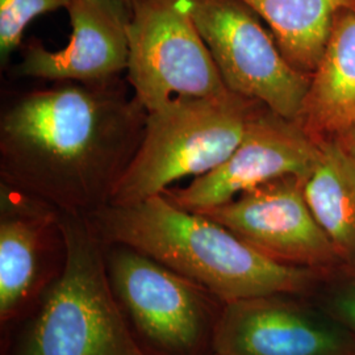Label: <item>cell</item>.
<instances>
[{
	"instance_id": "1",
	"label": "cell",
	"mask_w": 355,
	"mask_h": 355,
	"mask_svg": "<svg viewBox=\"0 0 355 355\" xmlns=\"http://www.w3.org/2000/svg\"><path fill=\"white\" fill-rule=\"evenodd\" d=\"M146 119L114 79L28 92L1 114V184L58 212L91 215L111 202Z\"/></svg>"
},
{
	"instance_id": "2",
	"label": "cell",
	"mask_w": 355,
	"mask_h": 355,
	"mask_svg": "<svg viewBox=\"0 0 355 355\" xmlns=\"http://www.w3.org/2000/svg\"><path fill=\"white\" fill-rule=\"evenodd\" d=\"M105 245H124L200 284L221 303L316 291L325 277L284 266L207 216L183 209L164 195L132 205H105L86 216Z\"/></svg>"
},
{
	"instance_id": "3",
	"label": "cell",
	"mask_w": 355,
	"mask_h": 355,
	"mask_svg": "<svg viewBox=\"0 0 355 355\" xmlns=\"http://www.w3.org/2000/svg\"><path fill=\"white\" fill-rule=\"evenodd\" d=\"M64 266L26 329L19 355H145L114 295L105 245L86 216L58 212Z\"/></svg>"
},
{
	"instance_id": "4",
	"label": "cell",
	"mask_w": 355,
	"mask_h": 355,
	"mask_svg": "<svg viewBox=\"0 0 355 355\" xmlns=\"http://www.w3.org/2000/svg\"><path fill=\"white\" fill-rule=\"evenodd\" d=\"M261 103L229 91L183 99L148 112L144 136L110 205H132L162 195L184 178L202 177L239 146Z\"/></svg>"
},
{
	"instance_id": "5",
	"label": "cell",
	"mask_w": 355,
	"mask_h": 355,
	"mask_svg": "<svg viewBox=\"0 0 355 355\" xmlns=\"http://www.w3.org/2000/svg\"><path fill=\"white\" fill-rule=\"evenodd\" d=\"M128 44V80L148 112L229 92L191 17L189 0H130Z\"/></svg>"
},
{
	"instance_id": "6",
	"label": "cell",
	"mask_w": 355,
	"mask_h": 355,
	"mask_svg": "<svg viewBox=\"0 0 355 355\" xmlns=\"http://www.w3.org/2000/svg\"><path fill=\"white\" fill-rule=\"evenodd\" d=\"M105 262L119 303L154 350L200 355L205 345L212 349L224 303L211 292L124 245H105Z\"/></svg>"
},
{
	"instance_id": "7",
	"label": "cell",
	"mask_w": 355,
	"mask_h": 355,
	"mask_svg": "<svg viewBox=\"0 0 355 355\" xmlns=\"http://www.w3.org/2000/svg\"><path fill=\"white\" fill-rule=\"evenodd\" d=\"M191 17L229 91L297 121L311 79L293 69L241 0H189Z\"/></svg>"
},
{
	"instance_id": "8",
	"label": "cell",
	"mask_w": 355,
	"mask_h": 355,
	"mask_svg": "<svg viewBox=\"0 0 355 355\" xmlns=\"http://www.w3.org/2000/svg\"><path fill=\"white\" fill-rule=\"evenodd\" d=\"M305 179L287 175L245 191L207 216L284 266L306 268L334 280L345 267L305 200Z\"/></svg>"
},
{
	"instance_id": "9",
	"label": "cell",
	"mask_w": 355,
	"mask_h": 355,
	"mask_svg": "<svg viewBox=\"0 0 355 355\" xmlns=\"http://www.w3.org/2000/svg\"><path fill=\"white\" fill-rule=\"evenodd\" d=\"M304 296L274 293L224 303L216 322L217 355H355V336Z\"/></svg>"
},
{
	"instance_id": "10",
	"label": "cell",
	"mask_w": 355,
	"mask_h": 355,
	"mask_svg": "<svg viewBox=\"0 0 355 355\" xmlns=\"http://www.w3.org/2000/svg\"><path fill=\"white\" fill-rule=\"evenodd\" d=\"M318 155V144L297 121L274 114L267 107L263 111L257 108L241 142L221 165L195 178L189 186L170 187L162 195L183 209L202 212L278 178L306 179Z\"/></svg>"
},
{
	"instance_id": "11",
	"label": "cell",
	"mask_w": 355,
	"mask_h": 355,
	"mask_svg": "<svg viewBox=\"0 0 355 355\" xmlns=\"http://www.w3.org/2000/svg\"><path fill=\"white\" fill-rule=\"evenodd\" d=\"M71 36L64 49L40 41L26 46L16 74L54 82L95 83L128 69L129 7L120 0H73L67 7Z\"/></svg>"
},
{
	"instance_id": "12",
	"label": "cell",
	"mask_w": 355,
	"mask_h": 355,
	"mask_svg": "<svg viewBox=\"0 0 355 355\" xmlns=\"http://www.w3.org/2000/svg\"><path fill=\"white\" fill-rule=\"evenodd\" d=\"M0 318H15L37 290L58 211L0 186Z\"/></svg>"
},
{
	"instance_id": "13",
	"label": "cell",
	"mask_w": 355,
	"mask_h": 355,
	"mask_svg": "<svg viewBox=\"0 0 355 355\" xmlns=\"http://www.w3.org/2000/svg\"><path fill=\"white\" fill-rule=\"evenodd\" d=\"M297 119L308 136L355 129V11L340 13Z\"/></svg>"
},
{
	"instance_id": "14",
	"label": "cell",
	"mask_w": 355,
	"mask_h": 355,
	"mask_svg": "<svg viewBox=\"0 0 355 355\" xmlns=\"http://www.w3.org/2000/svg\"><path fill=\"white\" fill-rule=\"evenodd\" d=\"M305 200L345 267L355 278V158L336 141L318 144V155L303 183Z\"/></svg>"
},
{
	"instance_id": "15",
	"label": "cell",
	"mask_w": 355,
	"mask_h": 355,
	"mask_svg": "<svg viewBox=\"0 0 355 355\" xmlns=\"http://www.w3.org/2000/svg\"><path fill=\"white\" fill-rule=\"evenodd\" d=\"M271 29L283 57L311 74L329 41L340 13L355 11V0H241Z\"/></svg>"
},
{
	"instance_id": "16",
	"label": "cell",
	"mask_w": 355,
	"mask_h": 355,
	"mask_svg": "<svg viewBox=\"0 0 355 355\" xmlns=\"http://www.w3.org/2000/svg\"><path fill=\"white\" fill-rule=\"evenodd\" d=\"M73 0H0V61L7 64L21 41L28 26L44 13L71 4Z\"/></svg>"
},
{
	"instance_id": "17",
	"label": "cell",
	"mask_w": 355,
	"mask_h": 355,
	"mask_svg": "<svg viewBox=\"0 0 355 355\" xmlns=\"http://www.w3.org/2000/svg\"><path fill=\"white\" fill-rule=\"evenodd\" d=\"M330 290L327 311L355 336V278L343 277Z\"/></svg>"
},
{
	"instance_id": "18",
	"label": "cell",
	"mask_w": 355,
	"mask_h": 355,
	"mask_svg": "<svg viewBox=\"0 0 355 355\" xmlns=\"http://www.w3.org/2000/svg\"><path fill=\"white\" fill-rule=\"evenodd\" d=\"M345 135H346V144L345 145L355 158V129H352L350 132H347Z\"/></svg>"
},
{
	"instance_id": "19",
	"label": "cell",
	"mask_w": 355,
	"mask_h": 355,
	"mask_svg": "<svg viewBox=\"0 0 355 355\" xmlns=\"http://www.w3.org/2000/svg\"><path fill=\"white\" fill-rule=\"evenodd\" d=\"M120 1H123V3H125L128 7H129V3H130V0H120Z\"/></svg>"
},
{
	"instance_id": "20",
	"label": "cell",
	"mask_w": 355,
	"mask_h": 355,
	"mask_svg": "<svg viewBox=\"0 0 355 355\" xmlns=\"http://www.w3.org/2000/svg\"><path fill=\"white\" fill-rule=\"evenodd\" d=\"M208 355H217L216 353H212V354H208Z\"/></svg>"
}]
</instances>
